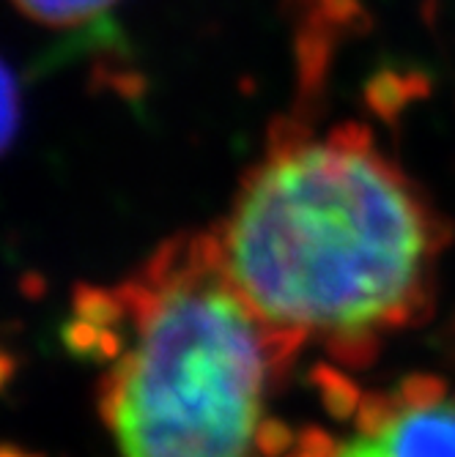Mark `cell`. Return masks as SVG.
<instances>
[{
	"label": "cell",
	"instance_id": "6da1fadb",
	"mask_svg": "<svg viewBox=\"0 0 455 457\" xmlns=\"http://www.w3.org/2000/svg\"><path fill=\"white\" fill-rule=\"evenodd\" d=\"M326 41L302 38L299 99L212 228L241 299L297 343L365 367L387 331L431 310L447 222L362 120L316 127Z\"/></svg>",
	"mask_w": 455,
	"mask_h": 457
},
{
	"label": "cell",
	"instance_id": "7a4b0ae2",
	"mask_svg": "<svg viewBox=\"0 0 455 457\" xmlns=\"http://www.w3.org/2000/svg\"><path fill=\"white\" fill-rule=\"evenodd\" d=\"M118 294L132 340L99 384L118 457H250L266 389L302 343L241 299L212 230L162 244Z\"/></svg>",
	"mask_w": 455,
	"mask_h": 457
},
{
	"label": "cell",
	"instance_id": "3957f363",
	"mask_svg": "<svg viewBox=\"0 0 455 457\" xmlns=\"http://www.w3.org/2000/svg\"><path fill=\"white\" fill-rule=\"evenodd\" d=\"M335 457H455V403L403 405L376 430H357Z\"/></svg>",
	"mask_w": 455,
	"mask_h": 457
},
{
	"label": "cell",
	"instance_id": "277c9868",
	"mask_svg": "<svg viewBox=\"0 0 455 457\" xmlns=\"http://www.w3.org/2000/svg\"><path fill=\"white\" fill-rule=\"evenodd\" d=\"M12 4L38 28L82 33L105 25L121 0H12Z\"/></svg>",
	"mask_w": 455,
	"mask_h": 457
},
{
	"label": "cell",
	"instance_id": "5b68a950",
	"mask_svg": "<svg viewBox=\"0 0 455 457\" xmlns=\"http://www.w3.org/2000/svg\"><path fill=\"white\" fill-rule=\"evenodd\" d=\"M324 408L333 413L335 420H349L357 413L359 403L365 395H359L357 384L343 376V372L333 370V367H326V364H316L313 367V376H310Z\"/></svg>",
	"mask_w": 455,
	"mask_h": 457
},
{
	"label": "cell",
	"instance_id": "8992f818",
	"mask_svg": "<svg viewBox=\"0 0 455 457\" xmlns=\"http://www.w3.org/2000/svg\"><path fill=\"white\" fill-rule=\"evenodd\" d=\"M74 312L99 328H118L127 320V307L121 302L118 287H77Z\"/></svg>",
	"mask_w": 455,
	"mask_h": 457
},
{
	"label": "cell",
	"instance_id": "52a82bcc",
	"mask_svg": "<svg viewBox=\"0 0 455 457\" xmlns=\"http://www.w3.org/2000/svg\"><path fill=\"white\" fill-rule=\"evenodd\" d=\"M403 405H431L447 397V384L436 376H411L395 389Z\"/></svg>",
	"mask_w": 455,
	"mask_h": 457
},
{
	"label": "cell",
	"instance_id": "ba28073f",
	"mask_svg": "<svg viewBox=\"0 0 455 457\" xmlns=\"http://www.w3.org/2000/svg\"><path fill=\"white\" fill-rule=\"evenodd\" d=\"M297 444V436L291 433L285 422L280 420H261L258 433H256V449L264 457H285Z\"/></svg>",
	"mask_w": 455,
	"mask_h": 457
},
{
	"label": "cell",
	"instance_id": "9c48e42d",
	"mask_svg": "<svg viewBox=\"0 0 455 457\" xmlns=\"http://www.w3.org/2000/svg\"><path fill=\"white\" fill-rule=\"evenodd\" d=\"M20 82H17V74H14V66L6 63L4 69V148L9 151L14 137H17V129H20Z\"/></svg>",
	"mask_w": 455,
	"mask_h": 457
},
{
	"label": "cell",
	"instance_id": "30bf717a",
	"mask_svg": "<svg viewBox=\"0 0 455 457\" xmlns=\"http://www.w3.org/2000/svg\"><path fill=\"white\" fill-rule=\"evenodd\" d=\"M335 441L321 428H308L302 436H297V444L285 457H335Z\"/></svg>",
	"mask_w": 455,
	"mask_h": 457
},
{
	"label": "cell",
	"instance_id": "8fae6325",
	"mask_svg": "<svg viewBox=\"0 0 455 457\" xmlns=\"http://www.w3.org/2000/svg\"><path fill=\"white\" fill-rule=\"evenodd\" d=\"M4 457H33V454H28V452H22V449H17V446L9 444V446L4 449Z\"/></svg>",
	"mask_w": 455,
	"mask_h": 457
}]
</instances>
